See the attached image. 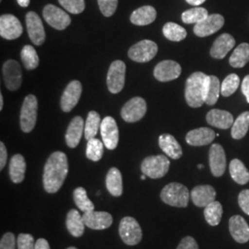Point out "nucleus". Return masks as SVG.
I'll return each instance as SVG.
<instances>
[{
    "mask_svg": "<svg viewBox=\"0 0 249 249\" xmlns=\"http://www.w3.org/2000/svg\"><path fill=\"white\" fill-rule=\"evenodd\" d=\"M163 36L169 41L180 42L187 37V31L185 28L174 22H167L162 28Z\"/></svg>",
    "mask_w": 249,
    "mask_h": 249,
    "instance_id": "nucleus-38",
    "label": "nucleus"
},
{
    "mask_svg": "<svg viewBox=\"0 0 249 249\" xmlns=\"http://www.w3.org/2000/svg\"><path fill=\"white\" fill-rule=\"evenodd\" d=\"M235 45L234 38L229 34L219 36L211 48V55L216 59H223Z\"/></svg>",
    "mask_w": 249,
    "mask_h": 249,
    "instance_id": "nucleus-22",
    "label": "nucleus"
},
{
    "mask_svg": "<svg viewBox=\"0 0 249 249\" xmlns=\"http://www.w3.org/2000/svg\"><path fill=\"white\" fill-rule=\"evenodd\" d=\"M37 111H38V101L35 95H27L20 110V128L23 132H31L37 121Z\"/></svg>",
    "mask_w": 249,
    "mask_h": 249,
    "instance_id": "nucleus-5",
    "label": "nucleus"
},
{
    "mask_svg": "<svg viewBox=\"0 0 249 249\" xmlns=\"http://www.w3.org/2000/svg\"><path fill=\"white\" fill-rule=\"evenodd\" d=\"M101 123L102 121L98 113L90 111L87 116L84 127V136L87 141L93 139L97 135L99 128L101 127Z\"/></svg>",
    "mask_w": 249,
    "mask_h": 249,
    "instance_id": "nucleus-36",
    "label": "nucleus"
},
{
    "mask_svg": "<svg viewBox=\"0 0 249 249\" xmlns=\"http://www.w3.org/2000/svg\"><path fill=\"white\" fill-rule=\"evenodd\" d=\"M27 31L31 41L36 45H42L45 41V31L39 15L30 11L26 14Z\"/></svg>",
    "mask_w": 249,
    "mask_h": 249,
    "instance_id": "nucleus-13",
    "label": "nucleus"
},
{
    "mask_svg": "<svg viewBox=\"0 0 249 249\" xmlns=\"http://www.w3.org/2000/svg\"><path fill=\"white\" fill-rule=\"evenodd\" d=\"M77 249L76 248H74V247H71V248H69V249Z\"/></svg>",
    "mask_w": 249,
    "mask_h": 249,
    "instance_id": "nucleus-57",
    "label": "nucleus"
},
{
    "mask_svg": "<svg viewBox=\"0 0 249 249\" xmlns=\"http://www.w3.org/2000/svg\"><path fill=\"white\" fill-rule=\"evenodd\" d=\"M198 168H199V169H202V168H203V165H202V164H198Z\"/></svg>",
    "mask_w": 249,
    "mask_h": 249,
    "instance_id": "nucleus-56",
    "label": "nucleus"
},
{
    "mask_svg": "<svg viewBox=\"0 0 249 249\" xmlns=\"http://www.w3.org/2000/svg\"><path fill=\"white\" fill-rule=\"evenodd\" d=\"M188 4L192 5V6H199L201 4H203L206 0H186Z\"/></svg>",
    "mask_w": 249,
    "mask_h": 249,
    "instance_id": "nucleus-52",
    "label": "nucleus"
},
{
    "mask_svg": "<svg viewBox=\"0 0 249 249\" xmlns=\"http://www.w3.org/2000/svg\"><path fill=\"white\" fill-rule=\"evenodd\" d=\"M23 27L18 18L11 14L0 17V36L6 40H15L22 35Z\"/></svg>",
    "mask_w": 249,
    "mask_h": 249,
    "instance_id": "nucleus-14",
    "label": "nucleus"
},
{
    "mask_svg": "<svg viewBox=\"0 0 249 249\" xmlns=\"http://www.w3.org/2000/svg\"><path fill=\"white\" fill-rule=\"evenodd\" d=\"M73 198H74L75 204L78 206L80 211L84 213L94 211V205L89 200L85 188L77 187L73 192Z\"/></svg>",
    "mask_w": 249,
    "mask_h": 249,
    "instance_id": "nucleus-39",
    "label": "nucleus"
},
{
    "mask_svg": "<svg viewBox=\"0 0 249 249\" xmlns=\"http://www.w3.org/2000/svg\"><path fill=\"white\" fill-rule=\"evenodd\" d=\"M158 52V45L151 40H142L131 46L128 50V56L138 63H147L154 58Z\"/></svg>",
    "mask_w": 249,
    "mask_h": 249,
    "instance_id": "nucleus-7",
    "label": "nucleus"
},
{
    "mask_svg": "<svg viewBox=\"0 0 249 249\" xmlns=\"http://www.w3.org/2000/svg\"><path fill=\"white\" fill-rule=\"evenodd\" d=\"M69 173V161L62 151H54L45 162L43 183L47 193H56L64 184Z\"/></svg>",
    "mask_w": 249,
    "mask_h": 249,
    "instance_id": "nucleus-1",
    "label": "nucleus"
},
{
    "mask_svg": "<svg viewBox=\"0 0 249 249\" xmlns=\"http://www.w3.org/2000/svg\"><path fill=\"white\" fill-rule=\"evenodd\" d=\"M82 92V85L79 80H72L66 87L61 97V109L63 112L69 113L76 107L80 101Z\"/></svg>",
    "mask_w": 249,
    "mask_h": 249,
    "instance_id": "nucleus-17",
    "label": "nucleus"
},
{
    "mask_svg": "<svg viewBox=\"0 0 249 249\" xmlns=\"http://www.w3.org/2000/svg\"><path fill=\"white\" fill-rule=\"evenodd\" d=\"M209 160L212 174L216 178H221L226 169V155L222 145L218 143L212 145Z\"/></svg>",
    "mask_w": 249,
    "mask_h": 249,
    "instance_id": "nucleus-18",
    "label": "nucleus"
},
{
    "mask_svg": "<svg viewBox=\"0 0 249 249\" xmlns=\"http://www.w3.org/2000/svg\"><path fill=\"white\" fill-rule=\"evenodd\" d=\"M4 82L7 89L14 91L20 88L22 82V72L20 65L16 60H8L3 65Z\"/></svg>",
    "mask_w": 249,
    "mask_h": 249,
    "instance_id": "nucleus-11",
    "label": "nucleus"
},
{
    "mask_svg": "<svg viewBox=\"0 0 249 249\" xmlns=\"http://www.w3.org/2000/svg\"><path fill=\"white\" fill-rule=\"evenodd\" d=\"M146 178H147V177H146L145 175H143V176H142V177H141V179H142V180H145V179H146Z\"/></svg>",
    "mask_w": 249,
    "mask_h": 249,
    "instance_id": "nucleus-55",
    "label": "nucleus"
},
{
    "mask_svg": "<svg viewBox=\"0 0 249 249\" xmlns=\"http://www.w3.org/2000/svg\"><path fill=\"white\" fill-rule=\"evenodd\" d=\"M100 129L105 146L108 150H115L119 142V130L116 120L112 116L105 117Z\"/></svg>",
    "mask_w": 249,
    "mask_h": 249,
    "instance_id": "nucleus-12",
    "label": "nucleus"
},
{
    "mask_svg": "<svg viewBox=\"0 0 249 249\" xmlns=\"http://www.w3.org/2000/svg\"><path fill=\"white\" fill-rule=\"evenodd\" d=\"M104 142H102L98 139H90L88 141L86 148L87 158L92 161H98L101 160L104 154Z\"/></svg>",
    "mask_w": 249,
    "mask_h": 249,
    "instance_id": "nucleus-41",
    "label": "nucleus"
},
{
    "mask_svg": "<svg viewBox=\"0 0 249 249\" xmlns=\"http://www.w3.org/2000/svg\"><path fill=\"white\" fill-rule=\"evenodd\" d=\"M8 152L4 143L0 142V170L3 169L7 163Z\"/></svg>",
    "mask_w": 249,
    "mask_h": 249,
    "instance_id": "nucleus-49",
    "label": "nucleus"
},
{
    "mask_svg": "<svg viewBox=\"0 0 249 249\" xmlns=\"http://www.w3.org/2000/svg\"><path fill=\"white\" fill-rule=\"evenodd\" d=\"M229 230L231 237L237 243L245 244L249 241V226L240 215H234L229 220Z\"/></svg>",
    "mask_w": 249,
    "mask_h": 249,
    "instance_id": "nucleus-20",
    "label": "nucleus"
},
{
    "mask_svg": "<svg viewBox=\"0 0 249 249\" xmlns=\"http://www.w3.org/2000/svg\"><path fill=\"white\" fill-rule=\"evenodd\" d=\"M224 25V18L220 14H212L196 23L194 27V34L198 37L212 36L221 30Z\"/></svg>",
    "mask_w": 249,
    "mask_h": 249,
    "instance_id": "nucleus-15",
    "label": "nucleus"
},
{
    "mask_svg": "<svg viewBox=\"0 0 249 249\" xmlns=\"http://www.w3.org/2000/svg\"><path fill=\"white\" fill-rule=\"evenodd\" d=\"M101 12L106 17H111L114 15L117 9L118 0H97Z\"/></svg>",
    "mask_w": 249,
    "mask_h": 249,
    "instance_id": "nucleus-44",
    "label": "nucleus"
},
{
    "mask_svg": "<svg viewBox=\"0 0 249 249\" xmlns=\"http://www.w3.org/2000/svg\"><path fill=\"white\" fill-rule=\"evenodd\" d=\"M209 16L208 10L204 8H194V9H187L182 14V20L184 23L192 24V23H198L204 18Z\"/></svg>",
    "mask_w": 249,
    "mask_h": 249,
    "instance_id": "nucleus-40",
    "label": "nucleus"
},
{
    "mask_svg": "<svg viewBox=\"0 0 249 249\" xmlns=\"http://www.w3.org/2000/svg\"><path fill=\"white\" fill-rule=\"evenodd\" d=\"M36 249H50V246L45 239L40 238L36 242Z\"/></svg>",
    "mask_w": 249,
    "mask_h": 249,
    "instance_id": "nucleus-51",
    "label": "nucleus"
},
{
    "mask_svg": "<svg viewBox=\"0 0 249 249\" xmlns=\"http://www.w3.org/2000/svg\"><path fill=\"white\" fill-rule=\"evenodd\" d=\"M147 112V104L142 97H134L125 103L122 110L121 116L127 123H135L142 119Z\"/></svg>",
    "mask_w": 249,
    "mask_h": 249,
    "instance_id": "nucleus-10",
    "label": "nucleus"
},
{
    "mask_svg": "<svg viewBox=\"0 0 249 249\" xmlns=\"http://www.w3.org/2000/svg\"><path fill=\"white\" fill-rule=\"evenodd\" d=\"M20 58L25 69L28 71L36 70L39 66V56L36 49L32 45H27L22 48L20 52Z\"/></svg>",
    "mask_w": 249,
    "mask_h": 249,
    "instance_id": "nucleus-37",
    "label": "nucleus"
},
{
    "mask_svg": "<svg viewBox=\"0 0 249 249\" xmlns=\"http://www.w3.org/2000/svg\"><path fill=\"white\" fill-rule=\"evenodd\" d=\"M59 4L72 14H80L85 9L84 0H58Z\"/></svg>",
    "mask_w": 249,
    "mask_h": 249,
    "instance_id": "nucleus-43",
    "label": "nucleus"
},
{
    "mask_svg": "<svg viewBox=\"0 0 249 249\" xmlns=\"http://www.w3.org/2000/svg\"><path fill=\"white\" fill-rule=\"evenodd\" d=\"M43 16L45 21L54 29L58 31L65 30L71 23L70 15L63 9L57 8L54 5H46L43 10Z\"/></svg>",
    "mask_w": 249,
    "mask_h": 249,
    "instance_id": "nucleus-9",
    "label": "nucleus"
},
{
    "mask_svg": "<svg viewBox=\"0 0 249 249\" xmlns=\"http://www.w3.org/2000/svg\"><path fill=\"white\" fill-rule=\"evenodd\" d=\"M170 160L164 155L149 156L143 160L142 172L148 178L158 179L163 178L169 171Z\"/></svg>",
    "mask_w": 249,
    "mask_h": 249,
    "instance_id": "nucleus-4",
    "label": "nucleus"
},
{
    "mask_svg": "<svg viewBox=\"0 0 249 249\" xmlns=\"http://www.w3.org/2000/svg\"><path fill=\"white\" fill-rule=\"evenodd\" d=\"M249 62V44L243 43L238 45L231 53L229 63L232 68H243Z\"/></svg>",
    "mask_w": 249,
    "mask_h": 249,
    "instance_id": "nucleus-32",
    "label": "nucleus"
},
{
    "mask_svg": "<svg viewBox=\"0 0 249 249\" xmlns=\"http://www.w3.org/2000/svg\"><path fill=\"white\" fill-rule=\"evenodd\" d=\"M191 199L196 207H206L215 201L216 190L210 185L194 187L190 193Z\"/></svg>",
    "mask_w": 249,
    "mask_h": 249,
    "instance_id": "nucleus-21",
    "label": "nucleus"
},
{
    "mask_svg": "<svg viewBox=\"0 0 249 249\" xmlns=\"http://www.w3.org/2000/svg\"><path fill=\"white\" fill-rule=\"evenodd\" d=\"M177 249H198V246L193 237L186 236L181 240Z\"/></svg>",
    "mask_w": 249,
    "mask_h": 249,
    "instance_id": "nucleus-48",
    "label": "nucleus"
},
{
    "mask_svg": "<svg viewBox=\"0 0 249 249\" xmlns=\"http://www.w3.org/2000/svg\"><path fill=\"white\" fill-rule=\"evenodd\" d=\"M238 203L242 211L249 215V189H245L241 191L238 196Z\"/></svg>",
    "mask_w": 249,
    "mask_h": 249,
    "instance_id": "nucleus-47",
    "label": "nucleus"
},
{
    "mask_svg": "<svg viewBox=\"0 0 249 249\" xmlns=\"http://www.w3.org/2000/svg\"><path fill=\"white\" fill-rule=\"evenodd\" d=\"M26 173V161L22 155L15 154L9 161V177L13 183H21Z\"/></svg>",
    "mask_w": 249,
    "mask_h": 249,
    "instance_id": "nucleus-27",
    "label": "nucleus"
},
{
    "mask_svg": "<svg viewBox=\"0 0 249 249\" xmlns=\"http://www.w3.org/2000/svg\"><path fill=\"white\" fill-rule=\"evenodd\" d=\"M157 16L156 9L151 6H143L134 10L130 16V21L138 26H145L152 23Z\"/></svg>",
    "mask_w": 249,
    "mask_h": 249,
    "instance_id": "nucleus-28",
    "label": "nucleus"
},
{
    "mask_svg": "<svg viewBox=\"0 0 249 249\" xmlns=\"http://www.w3.org/2000/svg\"><path fill=\"white\" fill-rule=\"evenodd\" d=\"M4 107V98H3V95L0 94V110L3 109Z\"/></svg>",
    "mask_w": 249,
    "mask_h": 249,
    "instance_id": "nucleus-54",
    "label": "nucleus"
},
{
    "mask_svg": "<svg viewBox=\"0 0 249 249\" xmlns=\"http://www.w3.org/2000/svg\"><path fill=\"white\" fill-rule=\"evenodd\" d=\"M249 112H244L238 116L231 125V137L234 140L243 139L249 131Z\"/></svg>",
    "mask_w": 249,
    "mask_h": 249,
    "instance_id": "nucleus-34",
    "label": "nucleus"
},
{
    "mask_svg": "<svg viewBox=\"0 0 249 249\" xmlns=\"http://www.w3.org/2000/svg\"><path fill=\"white\" fill-rule=\"evenodd\" d=\"M125 64L121 60H116L110 65L107 73V83L111 93H119L124 85Z\"/></svg>",
    "mask_w": 249,
    "mask_h": 249,
    "instance_id": "nucleus-8",
    "label": "nucleus"
},
{
    "mask_svg": "<svg viewBox=\"0 0 249 249\" xmlns=\"http://www.w3.org/2000/svg\"><path fill=\"white\" fill-rule=\"evenodd\" d=\"M181 66L173 60H164L156 65L153 75L155 79L161 82L177 80L181 75Z\"/></svg>",
    "mask_w": 249,
    "mask_h": 249,
    "instance_id": "nucleus-16",
    "label": "nucleus"
},
{
    "mask_svg": "<svg viewBox=\"0 0 249 249\" xmlns=\"http://www.w3.org/2000/svg\"><path fill=\"white\" fill-rule=\"evenodd\" d=\"M240 85V79L236 74L228 75L221 85V94L224 97H229L233 94Z\"/></svg>",
    "mask_w": 249,
    "mask_h": 249,
    "instance_id": "nucleus-42",
    "label": "nucleus"
},
{
    "mask_svg": "<svg viewBox=\"0 0 249 249\" xmlns=\"http://www.w3.org/2000/svg\"><path fill=\"white\" fill-rule=\"evenodd\" d=\"M160 199L165 204L186 208L189 201V191L187 187L179 183H170L162 188Z\"/></svg>",
    "mask_w": 249,
    "mask_h": 249,
    "instance_id": "nucleus-3",
    "label": "nucleus"
},
{
    "mask_svg": "<svg viewBox=\"0 0 249 249\" xmlns=\"http://www.w3.org/2000/svg\"><path fill=\"white\" fill-rule=\"evenodd\" d=\"M242 92L246 96L247 101L249 104V75L246 76L242 81Z\"/></svg>",
    "mask_w": 249,
    "mask_h": 249,
    "instance_id": "nucleus-50",
    "label": "nucleus"
},
{
    "mask_svg": "<svg viewBox=\"0 0 249 249\" xmlns=\"http://www.w3.org/2000/svg\"><path fill=\"white\" fill-rule=\"evenodd\" d=\"M206 120L208 124L221 129H228L233 124V117L231 113L219 109L211 110L206 116Z\"/></svg>",
    "mask_w": 249,
    "mask_h": 249,
    "instance_id": "nucleus-25",
    "label": "nucleus"
},
{
    "mask_svg": "<svg viewBox=\"0 0 249 249\" xmlns=\"http://www.w3.org/2000/svg\"><path fill=\"white\" fill-rule=\"evenodd\" d=\"M231 178L239 185H246L249 182V172L243 163V161L238 159H233L229 165Z\"/></svg>",
    "mask_w": 249,
    "mask_h": 249,
    "instance_id": "nucleus-31",
    "label": "nucleus"
},
{
    "mask_svg": "<svg viewBox=\"0 0 249 249\" xmlns=\"http://www.w3.org/2000/svg\"><path fill=\"white\" fill-rule=\"evenodd\" d=\"M159 146L168 157L178 160L182 157L183 151L176 138L170 134H162L159 137Z\"/></svg>",
    "mask_w": 249,
    "mask_h": 249,
    "instance_id": "nucleus-26",
    "label": "nucleus"
},
{
    "mask_svg": "<svg viewBox=\"0 0 249 249\" xmlns=\"http://www.w3.org/2000/svg\"><path fill=\"white\" fill-rule=\"evenodd\" d=\"M0 249H16V239L12 232H6L2 236Z\"/></svg>",
    "mask_w": 249,
    "mask_h": 249,
    "instance_id": "nucleus-46",
    "label": "nucleus"
},
{
    "mask_svg": "<svg viewBox=\"0 0 249 249\" xmlns=\"http://www.w3.org/2000/svg\"><path fill=\"white\" fill-rule=\"evenodd\" d=\"M223 206L219 201H213L211 204L206 206L204 209V217L212 226H217L221 223L222 216H223Z\"/></svg>",
    "mask_w": 249,
    "mask_h": 249,
    "instance_id": "nucleus-35",
    "label": "nucleus"
},
{
    "mask_svg": "<svg viewBox=\"0 0 249 249\" xmlns=\"http://www.w3.org/2000/svg\"><path fill=\"white\" fill-rule=\"evenodd\" d=\"M221 83L216 76H209L207 89H206V97L205 104L208 106H214L219 100L221 94Z\"/></svg>",
    "mask_w": 249,
    "mask_h": 249,
    "instance_id": "nucleus-33",
    "label": "nucleus"
},
{
    "mask_svg": "<svg viewBox=\"0 0 249 249\" xmlns=\"http://www.w3.org/2000/svg\"><path fill=\"white\" fill-rule=\"evenodd\" d=\"M66 225L69 231L75 237H80L85 229V223L82 216L76 210H71L67 215Z\"/></svg>",
    "mask_w": 249,
    "mask_h": 249,
    "instance_id": "nucleus-30",
    "label": "nucleus"
},
{
    "mask_svg": "<svg viewBox=\"0 0 249 249\" xmlns=\"http://www.w3.org/2000/svg\"><path fill=\"white\" fill-rule=\"evenodd\" d=\"M208 78L203 72H195L187 78L185 97L189 107L198 108L204 104Z\"/></svg>",
    "mask_w": 249,
    "mask_h": 249,
    "instance_id": "nucleus-2",
    "label": "nucleus"
},
{
    "mask_svg": "<svg viewBox=\"0 0 249 249\" xmlns=\"http://www.w3.org/2000/svg\"><path fill=\"white\" fill-rule=\"evenodd\" d=\"M84 223L92 230H105L113 223L112 215L106 212L90 211L82 215Z\"/></svg>",
    "mask_w": 249,
    "mask_h": 249,
    "instance_id": "nucleus-19",
    "label": "nucleus"
},
{
    "mask_svg": "<svg viewBox=\"0 0 249 249\" xmlns=\"http://www.w3.org/2000/svg\"><path fill=\"white\" fill-rule=\"evenodd\" d=\"M216 134L209 127H199L189 131L187 134L186 141L191 146H205L214 141Z\"/></svg>",
    "mask_w": 249,
    "mask_h": 249,
    "instance_id": "nucleus-23",
    "label": "nucleus"
},
{
    "mask_svg": "<svg viewBox=\"0 0 249 249\" xmlns=\"http://www.w3.org/2000/svg\"><path fill=\"white\" fill-rule=\"evenodd\" d=\"M107 188L110 194L114 196H120L123 194V180L122 174L116 167L108 171L107 176Z\"/></svg>",
    "mask_w": 249,
    "mask_h": 249,
    "instance_id": "nucleus-29",
    "label": "nucleus"
},
{
    "mask_svg": "<svg viewBox=\"0 0 249 249\" xmlns=\"http://www.w3.org/2000/svg\"><path fill=\"white\" fill-rule=\"evenodd\" d=\"M84 132V120L81 116H75L69 124L66 132V142L70 148H76Z\"/></svg>",
    "mask_w": 249,
    "mask_h": 249,
    "instance_id": "nucleus-24",
    "label": "nucleus"
},
{
    "mask_svg": "<svg viewBox=\"0 0 249 249\" xmlns=\"http://www.w3.org/2000/svg\"><path fill=\"white\" fill-rule=\"evenodd\" d=\"M119 234L124 244L138 245L142 239V230L140 223L132 217H124L119 224Z\"/></svg>",
    "mask_w": 249,
    "mask_h": 249,
    "instance_id": "nucleus-6",
    "label": "nucleus"
},
{
    "mask_svg": "<svg viewBox=\"0 0 249 249\" xmlns=\"http://www.w3.org/2000/svg\"><path fill=\"white\" fill-rule=\"evenodd\" d=\"M18 249H36L34 236L29 233H19L17 239Z\"/></svg>",
    "mask_w": 249,
    "mask_h": 249,
    "instance_id": "nucleus-45",
    "label": "nucleus"
},
{
    "mask_svg": "<svg viewBox=\"0 0 249 249\" xmlns=\"http://www.w3.org/2000/svg\"><path fill=\"white\" fill-rule=\"evenodd\" d=\"M31 0H17L18 5L22 8H27L30 5Z\"/></svg>",
    "mask_w": 249,
    "mask_h": 249,
    "instance_id": "nucleus-53",
    "label": "nucleus"
}]
</instances>
